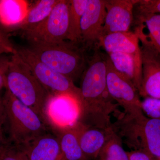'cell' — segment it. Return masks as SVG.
Returning a JSON list of instances; mask_svg holds the SVG:
<instances>
[{"label": "cell", "mask_w": 160, "mask_h": 160, "mask_svg": "<svg viewBox=\"0 0 160 160\" xmlns=\"http://www.w3.org/2000/svg\"><path fill=\"white\" fill-rule=\"evenodd\" d=\"M106 83L109 95L118 105L122 107L124 112L130 115L144 113L139 93L129 78L118 71L107 55Z\"/></svg>", "instance_id": "obj_9"}, {"label": "cell", "mask_w": 160, "mask_h": 160, "mask_svg": "<svg viewBox=\"0 0 160 160\" xmlns=\"http://www.w3.org/2000/svg\"><path fill=\"white\" fill-rule=\"evenodd\" d=\"M135 3L136 0H106V16L100 39L110 33L129 31L134 21Z\"/></svg>", "instance_id": "obj_11"}, {"label": "cell", "mask_w": 160, "mask_h": 160, "mask_svg": "<svg viewBox=\"0 0 160 160\" xmlns=\"http://www.w3.org/2000/svg\"><path fill=\"white\" fill-rule=\"evenodd\" d=\"M106 14V0H88L81 22L80 42L84 47L99 48Z\"/></svg>", "instance_id": "obj_10"}, {"label": "cell", "mask_w": 160, "mask_h": 160, "mask_svg": "<svg viewBox=\"0 0 160 160\" xmlns=\"http://www.w3.org/2000/svg\"><path fill=\"white\" fill-rule=\"evenodd\" d=\"M73 128L77 134L80 147L89 160L97 159L102 148L113 132L111 128L89 127L79 122Z\"/></svg>", "instance_id": "obj_13"}, {"label": "cell", "mask_w": 160, "mask_h": 160, "mask_svg": "<svg viewBox=\"0 0 160 160\" xmlns=\"http://www.w3.org/2000/svg\"><path fill=\"white\" fill-rule=\"evenodd\" d=\"M129 160H157L146 152L142 150H131L128 152Z\"/></svg>", "instance_id": "obj_29"}, {"label": "cell", "mask_w": 160, "mask_h": 160, "mask_svg": "<svg viewBox=\"0 0 160 160\" xmlns=\"http://www.w3.org/2000/svg\"><path fill=\"white\" fill-rule=\"evenodd\" d=\"M98 47L107 53L120 52L142 58L139 40L133 32H117L104 36L100 39Z\"/></svg>", "instance_id": "obj_15"}, {"label": "cell", "mask_w": 160, "mask_h": 160, "mask_svg": "<svg viewBox=\"0 0 160 160\" xmlns=\"http://www.w3.org/2000/svg\"><path fill=\"white\" fill-rule=\"evenodd\" d=\"M19 147L29 160H61V146L56 134L46 132Z\"/></svg>", "instance_id": "obj_14"}, {"label": "cell", "mask_w": 160, "mask_h": 160, "mask_svg": "<svg viewBox=\"0 0 160 160\" xmlns=\"http://www.w3.org/2000/svg\"><path fill=\"white\" fill-rule=\"evenodd\" d=\"M6 81V87L12 94L35 112L46 123L44 109L50 95L16 52L11 55Z\"/></svg>", "instance_id": "obj_3"}, {"label": "cell", "mask_w": 160, "mask_h": 160, "mask_svg": "<svg viewBox=\"0 0 160 160\" xmlns=\"http://www.w3.org/2000/svg\"><path fill=\"white\" fill-rule=\"evenodd\" d=\"M81 114L80 100L68 95L50 96L44 111L45 122L55 132L73 128L79 122Z\"/></svg>", "instance_id": "obj_8"}, {"label": "cell", "mask_w": 160, "mask_h": 160, "mask_svg": "<svg viewBox=\"0 0 160 160\" xmlns=\"http://www.w3.org/2000/svg\"><path fill=\"white\" fill-rule=\"evenodd\" d=\"M55 132L59 139L61 160H89L80 147L77 134L73 128Z\"/></svg>", "instance_id": "obj_20"}, {"label": "cell", "mask_w": 160, "mask_h": 160, "mask_svg": "<svg viewBox=\"0 0 160 160\" xmlns=\"http://www.w3.org/2000/svg\"><path fill=\"white\" fill-rule=\"evenodd\" d=\"M96 160H129L128 152L123 148L121 139L113 132L102 148Z\"/></svg>", "instance_id": "obj_22"}, {"label": "cell", "mask_w": 160, "mask_h": 160, "mask_svg": "<svg viewBox=\"0 0 160 160\" xmlns=\"http://www.w3.org/2000/svg\"><path fill=\"white\" fill-rule=\"evenodd\" d=\"M136 15L160 14V0H136Z\"/></svg>", "instance_id": "obj_23"}, {"label": "cell", "mask_w": 160, "mask_h": 160, "mask_svg": "<svg viewBox=\"0 0 160 160\" xmlns=\"http://www.w3.org/2000/svg\"><path fill=\"white\" fill-rule=\"evenodd\" d=\"M142 79L140 96L160 99V57L152 49L140 44Z\"/></svg>", "instance_id": "obj_12"}, {"label": "cell", "mask_w": 160, "mask_h": 160, "mask_svg": "<svg viewBox=\"0 0 160 160\" xmlns=\"http://www.w3.org/2000/svg\"><path fill=\"white\" fill-rule=\"evenodd\" d=\"M11 56L6 54L0 55V91L6 87V75L10 65Z\"/></svg>", "instance_id": "obj_27"}, {"label": "cell", "mask_w": 160, "mask_h": 160, "mask_svg": "<svg viewBox=\"0 0 160 160\" xmlns=\"http://www.w3.org/2000/svg\"><path fill=\"white\" fill-rule=\"evenodd\" d=\"M16 53L50 96L72 95L80 100V89L69 78L39 60L28 47H16Z\"/></svg>", "instance_id": "obj_6"}, {"label": "cell", "mask_w": 160, "mask_h": 160, "mask_svg": "<svg viewBox=\"0 0 160 160\" xmlns=\"http://www.w3.org/2000/svg\"><path fill=\"white\" fill-rule=\"evenodd\" d=\"M29 7L27 1L0 0V27L6 32L19 30Z\"/></svg>", "instance_id": "obj_17"}, {"label": "cell", "mask_w": 160, "mask_h": 160, "mask_svg": "<svg viewBox=\"0 0 160 160\" xmlns=\"http://www.w3.org/2000/svg\"></svg>", "instance_id": "obj_30"}, {"label": "cell", "mask_w": 160, "mask_h": 160, "mask_svg": "<svg viewBox=\"0 0 160 160\" xmlns=\"http://www.w3.org/2000/svg\"><path fill=\"white\" fill-rule=\"evenodd\" d=\"M77 43H30V51L41 62L74 82L81 78L87 62L83 49Z\"/></svg>", "instance_id": "obj_4"}, {"label": "cell", "mask_w": 160, "mask_h": 160, "mask_svg": "<svg viewBox=\"0 0 160 160\" xmlns=\"http://www.w3.org/2000/svg\"><path fill=\"white\" fill-rule=\"evenodd\" d=\"M16 52V47L9 40L6 32L0 27V55L14 54Z\"/></svg>", "instance_id": "obj_26"}, {"label": "cell", "mask_w": 160, "mask_h": 160, "mask_svg": "<svg viewBox=\"0 0 160 160\" xmlns=\"http://www.w3.org/2000/svg\"><path fill=\"white\" fill-rule=\"evenodd\" d=\"M142 109L144 114L149 118L160 120V99L145 98L142 101Z\"/></svg>", "instance_id": "obj_24"}, {"label": "cell", "mask_w": 160, "mask_h": 160, "mask_svg": "<svg viewBox=\"0 0 160 160\" xmlns=\"http://www.w3.org/2000/svg\"><path fill=\"white\" fill-rule=\"evenodd\" d=\"M115 69L129 78L139 93L142 79V62L138 58L123 52L107 53Z\"/></svg>", "instance_id": "obj_18"}, {"label": "cell", "mask_w": 160, "mask_h": 160, "mask_svg": "<svg viewBox=\"0 0 160 160\" xmlns=\"http://www.w3.org/2000/svg\"><path fill=\"white\" fill-rule=\"evenodd\" d=\"M111 128L122 142L132 150H142L160 160V120L149 118L144 113L118 115Z\"/></svg>", "instance_id": "obj_2"}, {"label": "cell", "mask_w": 160, "mask_h": 160, "mask_svg": "<svg viewBox=\"0 0 160 160\" xmlns=\"http://www.w3.org/2000/svg\"><path fill=\"white\" fill-rule=\"evenodd\" d=\"M88 0H69L68 41L77 43L81 39V22Z\"/></svg>", "instance_id": "obj_21"}, {"label": "cell", "mask_w": 160, "mask_h": 160, "mask_svg": "<svg viewBox=\"0 0 160 160\" xmlns=\"http://www.w3.org/2000/svg\"><path fill=\"white\" fill-rule=\"evenodd\" d=\"M6 121V111L3 104L2 97L0 95V148L6 145L3 132V126Z\"/></svg>", "instance_id": "obj_28"}, {"label": "cell", "mask_w": 160, "mask_h": 160, "mask_svg": "<svg viewBox=\"0 0 160 160\" xmlns=\"http://www.w3.org/2000/svg\"><path fill=\"white\" fill-rule=\"evenodd\" d=\"M69 16V0H59L45 21L23 33L30 43H55L66 41Z\"/></svg>", "instance_id": "obj_7"}, {"label": "cell", "mask_w": 160, "mask_h": 160, "mask_svg": "<svg viewBox=\"0 0 160 160\" xmlns=\"http://www.w3.org/2000/svg\"><path fill=\"white\" fill-rule=\"evenodd\" d=\"M5 88L3 104L10 139L15 146H23L48 132V126L39 116Z\"/></svg>", "instance_id": "obj_5"}, {"label": "cell", "mask_w": 160, "mask_h": 160, "mask_svg": "<svg viewBox=\"0 0 160 160\" xmlns=\"http://www.w3.org/2000/svg\"><path fill=\"white\" fill-rule=\"evenodd\" d=\"M0 160H29L24 151L17 146L5 145L0 148Z\"/></svg>", "instance_id": "obj_25"}, {"label": "cell", "mask_w": 160, "mask_h": 160, "mask_svg": "<svg viewBox=\"0 0 160 160\" xmlns=\"http://www.w3.org/2000/svg\"><path fill=\"white\" fill-rule=\"evenodd\" d=\"M134 32L140 43L150 47L160 57V14L136 16Z\"/></svg>", "instance_id": "obj_16"}, {"label": "cell", "mask_w": 160, "mask_h": 160, "mask_svg": "<svg viewBox=\"0 0 160 160\" xmlns=\"http://www.w3.org/2000/svg\"><path fill=\"white\" fill-rule=\"evenodd\" d=\"M107 55L94 52L81 77V121L88 126L106 128L111 124L112 115L119 110V105L109 95L107 88Z\"/></svg>", "instance_id": "obj_1"}, {"label": "cell", "mask_w": 160, "mask_h": 160, "mask_svg": "<svg viewBox=\"0 0 160 160\" xmlns=\"http://www.w3.org/2000/svg\"><path fill=\"white\" fill-rule=\"evenodd\" d=\"M59 0H38L30 6L19 29L29 31L46 19Z\"/></svg>", "instance_id": "obj_19"}]
</instances>
